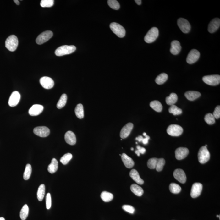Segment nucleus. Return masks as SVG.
Segmentation results:
<instances>
[{"mask_svg": "<svg viewBox=\"0 0 220 220\" xmlns=\"http://www.w3.org/2000/svg\"><path fill=\"white\" fill-rule=\"evenodd\" d=\"M165 164V160L163 158H152L148 160L147 166L149 168L156 169L157 171L160 172L163 170Z\"/></svg>", "mask_w": 220, "mask_h": 220, "instance_id": "1", "label": "nucleus"}, {"mask_svg": "<svg viewBox=\"0 0 220 220\" xmlns=\"http://www.w3.org/2000/svg\"><path fill=\"white\" fill-rule=\"evenodd\" d=\"M76 49V47L74 45H63L58 48L55 51V53L57 56H63L74 53Z\"/></svg>", "mask_w": 220, "mask_h": 220, "instance_id": "2", "label": "nucleus"}, {"mask_svg": "<svg viewBox=\"0 0 220 220\" xmlns=\"http://www.w3.org/2000/svg\"><path fill=\"white\" fill-rule=\"evenodd\" d=\"M19 41L16 36L12 35L8 37L5 41V47L10 52H14L17 49Z\"/></svg>", "mask_w": 220, "mask_h": 220, "instance_id": "3", "label": "nucleus"}, {"mask_svg": "<svg viewBox=\"0 0 220 220\" xmlns=\"http://www.w3.org/2000/svg\"><path fill=\"white\" fill-rule=\"evenodd\" d=\"M198 157L199 162L202 164L207 163L210 160V155L207 147L203 146L200 148L198 152Z\"/></svg>", "mask_w": 220, "mask_h": 220, "instance_id": "4", "label": "nucleus"}, {"mask_svg": "<svg viewBox=\"0 0 220 220\" xmlns=\"http://www.w3.org/2000/svg\"><path fill=\"white\" fill-rule=\"evenodd\" d=\"M159 30L156 27H153L149 30L144 37V41L148 43H152L159 36Z\"/></svg>", "mask_w": 220, "mask_h": 220, "instance_id": "5", "label": "nucleus"}, {"mask_svg": "<svg viewBox=\"0 0 220 220\" xmlns=\"http://www.w3.org/2000/svg\"><path fill=\"white\" fill-rule=\"evenodd\" d=\"M110 27L114 34H116L119 38H123L126 34L124 27L117 23H111L110 25Z\"/></svg>", "mask_w": 220, "mask_h": 220, "instance_id": "6", "label": "nucleus"}, {"mask_svg": "<svg viewBox=\"0 0 220 220\" xmlns=\"http://www.w3.org/2000/svg\"><path fill=\"white\" fill-rule=\"evenodd\" d=\"M167 132L168 134L170 136L178 137L182 134L183 129L179 125H170L167 128Z\"/></svg>", "mask_w": 220, "mask_h": 220, "instance_id": "7", "label": "nucleus"}, {"mask_svg": "<svg viewBox=\"0 0 220 220\" xmlns=\"http://www.w3.org/2000/svg\"><path fill=\"white\" fill-rule=\"evenodd\" d=\"M202 79L205 83L210 86H216L220 82V76L218 75H207Z\"/></svg>", "mask_w": 220, "mask_h": 220, "instance_id": "8", "label": "nucleus"}, {"mask_svg": "<svg viewBox=\"0 0 220 220\" xmlns=\"http://www.w3.org/2000/svg\"><path fill=\"white\" fill-rule=\"evenodd\" d=\"M53 33L51 31H46L41 33L37 37L36 42L38 45H42L51 39L53 36Z\"/></svg>", "mask_w": 220, "mask_h": 220, "instance_id": "9", "label": "nucleus"}, {"mask_svg": "<svg viewBox=\"0 0 220 220\" xmlns=\"http://www.w3.org/2000/svg\"><path fill=\"white\" fill-rule=\"evenodd\" d=\"M177 25L182 32L187 34L190 31L191 25L186 19L182 18H179L177 20Z\"/></svg>", "mask_w": 220, "mask_h": 220, "instance_id": "10", "label": "nucleus"}, {"mask_svg": "<svg viewBox=\"0 0 220 220\" xmlns=\"http://www.w3.org/2000/svg\"><path fill=\"white\" fill-rule=\"evenodd\" d=\"M200 53L196 49H192L188 53L186 58L187 63L189 64H194L198 61L200 57Z\"/></svg>", "mask_w": 220, "mask_h": 220, "instance_id": "11", "label": "nucleus"}, {"mask_svg": "<svg viewBox=\"0 0 220 220\" xmlns=\"http://www.w3.org/2000/svg\"><path fill=\"white\" fill-rule=\"evenodd\" d=\"M34 133L41 137H47L50 134V130L46 126H38L34 129Z\"/></svg>", "mask_w": 220, "mask_h": 220, "instance_id": "12", "label": "nucleus"}, {"mask_svg": "<svg viewBox=\"0 0 220 220\" xmlns=\"http://www.w3.org/2000/svg\"><path fill=\"white\" fill-rule=\"evenodd\" d=\"M203 189V185L199 183H195L192 185L190 195L191 197L196 198L200 196Z\"/></svg>", "mask_w": 220, "mask_h": 220, "instance_id": "13", "label": "nucleus"}, {"mask_svg": "<svg viewBox=\"0 0 220 220\" xmlns=\"http://www.w3.org/2000/svg\"><path fill=\"white\" fill-rule=\"evenodd\" d=\"M41 86L47 89H52L54 85V81L50 77L45 76L42 77L40 80Z\"/></svg>", "mask_w": 220, "mask_h": 220, "instance_id": "14", "label": "nucleus"}, {"mask_svg": "<svg viewBox=\"0 0 220 220\" xmlns=\"http://www.w3.org/2000/svg\"><path fill=\"white\" fill-rule=\"evenodd\" d=\"M173 175L176 180L181 183L184 184L186 181V176L183 170L177 169L174 170Z\"/></svg>", "mask_w": 220, "mask_h": 220, "instance_id": "15", "label": "nucleus"}, {"mask_svg": "<svg viewBox=\"0 0 220 220\" xmlns=\"http://www.w3.org/2000/svg\"><path fill=\"white\" fill-rule=\"evenodd\" d=\"M20 99V95L18 91H14L9 97L8 104L9 106L14 107L18 104Z\"/></svg>", "mask_w": 220, "mask_h": 220, "instance_id": "16", "label": "nucleus"}, {"mask_svg": "<svg viewBox=\"0 0 220 220\" xmlns=\"http://www.w3.org/2000/svg\"><path fill=\"white\" fill-rule=\"evenodd\" d=\"M189 151L188 148L184 147H180L175 151V157L177 160H182L186 157Z\"/></svg>", "mask_w": 220, "mask_h": 220, "instance_id": "17", "label": "nucleus"}, {"mask_svg": "<svg viewBox=\"0 0 220 220\" xmlns=\"http://www.w3.org/2000/svg\"><path fill=\"white\" fill-rule=\"evenodd\" d=\"M133 128V124L129 123L124 126L120 133V136L122 139H125L130 135Z\"/></svg>", "mask_w": 220, "mask_h": 220, "instance_id": "18", "label": "nucleus"}, {"mask_svg": "<svg viewBox=\"0 0 220 220\" xmlns=\"http://www.w3.org/2000/svg\"><path fill=\"white\" fill-rule=\"evenodd\" d=\"M220 26V19L217 18L213 19L209 23L208 27V31L210 33L215 32L219 28Z\"/></svg>", "mask_w": 220, "mask_h": 220, "instance_id": "19", "label": "nucleus"}, {"mask_svg": "<svg viewBox=\"0 0 220 220\" xmlns=\"http://www.w3.org/2000/svg\"><path fill=\"white\" fill-rule=\"evenodd\" d=\"M44 107L40 104H34L31 107L29 111V113L33 116H37L42 113L43 111Z\"/></svg>", "mask_w": 220, "mask_h": 220, "instance_id": "20", "label": "nucleus"}, {"mask_svg": "<svg viewBox=\"0 0 220 220\" xmlns=\"http://www.w3.org/2000/svg\"><path fill=\"white\" fill-rule=\"evenodd\" d=\"M64 139L66 142L71 145H75L76 143V138L73 132L68 131L65 133Z\"/></svg>", "mask_w": 220, "mask_h": 220, "instance_id": "21", "label": "nucleus"}, {"mask_svg": "<svg viewBox=\"0 0 220 220\" xmlns=\"http://www.w3.org/2000/svg\"><path fill=\"white\" fill-rule=\"evenodd\" d=\"M181 49V47L179 41H173L171 43L170 52L172 54L174 55L178 54Z\"/></svg>", "mask_w": 220, "mask_h": 220, "instance_id": "22", "label": "nucleus"}, {"mask_svg": "<svg viewBox=\"0 0 220 220\" xmlns=\"http://www.w3.org/2000/svg\"><path fill=\"white\" fill-rule=\"evenodd\" d=\"M122 162L126 168H131L134 166V162L131 158L128 156L126 154L123 153L121 155Z\"/></svg>", "mask_w": 220, "mask_h": 220, "instance_id": "23", "label": "nucleus"}, {"mask_svg": "<svg viewBox=\"0 0 220 220\" xmlns=\"http://www.w3.org/2000/svg\"><path fill=\"white\" fill-rule=\"evenodd\" d=\"M130 177L140 185H142L144 183V181L141 179L138 172L135 169H133L130 173Z\"/></svg>", "mask_w": 220, "mask_h": 220, "instance_id": "24", "label": "nucleus"}, {"mask_svg": "<svg viewBox=\"0 0 220 220\" xmlns=\"http://www.w3.org/2000/svg\"><path fill=\"white\" fill-rule=\"evenodd\" d=\"M201 96L200 92L196 91H188L185 93V97L190 101H194Z\"/></svg>", "mask_w": 220, "mask_h": 220, "instance_id": "25", "label": "nucleus"}, {"mask_svg": "<svg viewBox=\"0 0 220 220\" xmlns=\"http://www.w3.org/2000/svg\"><path fill=\"white\" fill-rule=\"evenodd\" d=\"M58 162L55 158L52 159L51 163L48 167V171L51 174H53L57 171L58 169Z\"/></svg>", "mask_w": 220, "mask_h": 220, "instance_id": "26", "label": "nucleus"}, {"mask_svg": "<svg viewBox=\"0 0 220 220\" xmlns=\"http://www.w3.org/2000/svg\"><path fill=\"white\" fill-rule=\"evenodd\" d=\"M130 190L136 196H141L144 194V190L141 187L135 184H133L130 186Z\"/></svg>", "mask_w": 220, "mask_h": 220, "instance_id": "27", "label": "nucleus"}, {"mask_svg": "<svg viewBox=\"0 0 220 220\" xmlns=\"http://www.w3.org/2000/svg\"><path fill=\"white\" fill-rule=\"evenodd\" d=\"M178 100V97L175 93H173L170 96L166 97V101L168 105L172 106L174 105Z\"/></svg>", "mask_w": 220, "mask_h": 220, "instance_id": "28", "label": "nucleus"}, {"mask_svg": "<svg viewBox=\"0 0 220 220\" xmlns=\"http://www.w3.org/2000/svg\"><path fill=\"white\" fill-rule=\"evenodd\" d=\"M75 112L77 118L80 119H82L84 117L83 105L81 104H78L75 107Z\"/></svg>", "mask_w": 220, "mask_h": 220, "instance_id": "29", "label": "nucleus"}, {"mask_svg": "<svg viewBox=\"0 0 220 220\" xmlns=\"http://www.w3.org/2000/svg\"><path fill=\"white\" fill-rule=\"evenodd\" d=\"M150 106L152 109L157 112H161L163 109V107L161 103L157 100L151 102L150 104Z\"/></svg>", "mask_w": 220, "mask_h": 220, "instance_id": "30", "label": "nucleus"}, {"mask_svg": "<svg viewBox=\"0 0 220 220\" xmlns=\"http://www.w3.org/2000/svg\"><path fill=\"white\" fill-rule=\"evenodd\" d=\"M45 187L44 184H41L37 191V198L40 201H42L45 195Z\"/></svg>", "mask_w": 220, "mask_h": 220, "instance_id": "31", "label": "nucleus"}, {"mask_svg": "<svg viewBox=\"0 0 220 220\" xmlns=\"http://www.w3.org/2000/svg\"><path fill=\"white\" fill-rule=\"evenodd\" d=\"M168 75L167 74L162 73L158 75L155 79V82L158 85H161L164 83L167 80Z\"/></svg>", "mask_w": 220, "mask_h": 220, "instance_id": "32", "label": "nucleus"}, {"mask_svg": "<svg viewBox=\"0 0 220 220\" xmlns=\"http://www.w3.org/2000/svg\"><path fill=\"white\" fill-rule=\"evenodd\" d=\"M101 198L103 201L108 202L111 201L113 199V195L112 193L107 191H104L101 194Z\"/></svg>", "mask_w": 220, "mask_h": 220, "instance_id": "33", "label": "nucleus"}, {"mask_svg": "<svg viewBox=\"0 0 220 220\" xmlns=\"http://www.w3.org/2000/svg\"><path fill=\"white\" fill-rule=\"evenodd\" d=\"M29 209L27 204L25 205L20 210V218L22 220H25L28 217Z\"/></svg>", "mask_w": 220, "mask_h": 220, "instance_id": "34", "label": "nucleus"}, {"mask_svg": "<svg viewBox=\"0 0 220 220\" xmlns=\"http://www.w3.org/2000/svg\"><path fill=\"white\" fill-rule=\"evenodd\" d=\"M67 96L66 94H63L59 100L57 104V107L58 109H61L65 106L67 103Z\"/></svg>", "mask_w": 220, "mask_h": 220, "instance_id": "35", "label": "nucleus"}, {"mask_svg": "<svg viewBox=\"0 0 220 220\" xmlns=\"http://www.w3.org/2000/svg\"><path fill=\"white\" fill-rule=\"evenodd\" d=\"M169 189L170 192L173 194L180 193L181 190V187L178 184L175 183H171L169 186Z\"/></svg>", "mask_w": 220, "mask_h": 220, "instance_id": "36", "label": "nucleus"}, {"mask_svg": "<svg viewBox=\"0 0 220 220\" xmlns=\"http://www.w3.org/2000/svg\"><path fill=\"white\" fill-rule=\"evenodd\" d=\"M32 172V168H31V165L30 164H27L26 165L25 170L23 174V178L25 180L29 179L30 176H31Z\"/></svg>", "mask_w": 220, "mask_h": 220, "instance_id": "37", "label": "nucleus"}, {"mask_svg": "<svg viewBox=\"0 0 220 220\" xmlns=\"http://www.w3.org/2000/svg\"><path fill=\"white\" fill-rule=\"evenodd\" d=\"M169 112L170 113L173 114L174 115H181L182 113V110L181 108H179L176 105H173L171 106L169 109Z\"/></svg>", "mask_w": 220, "mask_h": 220, "instance_id": "38", "label": "nucleus"}, {"mask_svg": "<svg viewBox=\"0 0 220 220\" xmlns=\"http://www.w3.org/2000/svg\"><path fill=\"white\" fill-rule=\"evenodd\" d=\"M205 121L209 125H212L215 123V119L213 114L208 113L205 115L204 118Z\"/></svg>", "mask_w": 220, "mask_h": 220, "instance_id": "39", "label": "nucleus"}, {"mask_svg": "<svg viewBox=\"0 0 220 220\" xmlns=\"http://www.w3.org/2000/svg\"><path fill=\"white\" fill-rule=\"evenodd\" d=\"M73 157L72 154L67 153L63 155L60 159V162L63 165H66L69 162Z\"/></svg>", "mask_w": 220, "mask_h": 220, "instance_id": "40", "label": "nucleus"}, {"mask_svg": "<svg viewBox=\"0 0 220 220\" xmlns=\"http://www.w3.org/2000/svg\"><path fill=\"white\" fill-rule=\"evenodd\" d=\"M108 4L110 8L115 10H118L120 8L119 3L116 0H108Z\"/></svg>", "mask_w": 220, "mask_h": 220, "instance_id": "41", "label": "nucleus"}, {"mask_svg": "<svg viewBox=\"0 0 220 220\" xmlns=\"http://www.w3.org/2000/svg\"><path fill=\"white\" fill-rule=\"evenodd\" d=\"M54 4L53 0H42L41 2V6L42 8H50Z\"/></svg>", "mask_w": 220, "mask_h": 220, "instance_id": "42", "label": "nucleus"}, {"mask_svg": "<svg viewBox=\"0 0 220 220\" xmlns=\"http://www.w3.org/2000/svg\"><path fill=\"white\" fill-rule=\"evenodd\" d=\"M122 209L126 212L130 213V214H134L135 211V208L134 207L130 205H125L122 206Z\"/></svg>", "mask_w": 220, "mask_h": 220, "instance_id": "43", "label": "nucleus"}, {"mask_svg": "<svg viewBox=\"0 0 220 220\" xmlns=\"http://www.w3.org/2000/svg\"><path fill=\"white\" fill-rule=\"evenodd\" d=\"M46 204L47 209L49 210L52 206V199L50 194L48 193L46 197Z\"/></svg>", "mask_w": 220, "mask_h": 220, "instance_id": "44", "label": "nucleus"}, {"mask_svg": "<svg viewBox=\"0 0 220 220\" xmlns=\"http://www.w3.org/2000/svg\"><path fill=\"white\" fill-rule=\"evenodd\" d=\"M215 119H218L220 118V106H217L216 107L214 112L212 114Z\"/></svg>", "mask_w": 220, "mask_h": 220, "instance_id": "45", "label": "nucleus"}, {"mask_svg": "<svg viewBox=\"0 0 220 220\" xmlns=\"http://www.w3.org/2000/svg\"><path fill=\"white\" fill-rule=\"evenodd\" d=\"M137 151L140 152V154H144L146 152V150L145 148L141 147L140 146H137Z\"/></svg>", "mask_w": 220, "mask_h": 220, "instance_id": "46", "label": "nucleus"}, {"mask_svg": "<svg viewBox=\"0 0 220 220\" xmlns=\"http://www.w3.org/2000/svg\"><path fill=\"white\" fill-rule=\"evenodd\" d=\"M145 137L146 138L143 139L142 142L143 144L146 145V144H148V140L150 139V137L149 136L147 135Z\"/></svg>", "mask_w": 220, "mask_h": 220, "instance_id": "47", "label": "nucleus"}, {"mask_svg": "<svg viewBox=\"0 0 220 220\" xmlns=\"http://www.w3.org/2000/svg\"><path fill=\"white\" fill-rule=\"evenodd\" d=\"M143 137L142 136L140 135L139 137H136V140H137L139 142H142V140H143Z\"/></svg>", "mask_w": 220, "mask_h": 220, "instance_id": "48", "label": "nucleus"}, {"mask_svg": "<svg viewBox=\"0 0 220 220\" xmlns=\"http://www.w3.org/2000/svg\"><path fill=\"white\" fill-rule=\"evenodd\" d=\"M136 2V3L138 5H141V0H135V1Z\"/></svg>", "mask_w": 220, "mask_h": 220, "instance_id": "49", "label": "nucleus"}, {"mask_svg": "<svg viewBox=\"0 0 220 220\" xmlns=\"http://www.w3.org/2000/svg\"><path fill=\"white\" fill-rule=\"evenodd\" d=\"M14 1L15 3H16V5H19L20 4V2L18 0H14Z\"/></svg>", "mask_w": 220, "mask_h": 220, "instance_id": "50", "label": "nucleus"}, {"mask_svg": "<svg viewBox=\"0 0 220 220\" xmlns=\"http://www.w3.org/2000/svg\"><path fill=\"white\" fill-rule=\"evenodd\" d=\"M135 153L136 154H137V156H140V152H139L138 151H137V150H136V151H135Z\"/></svg>", "mask_w": 220, "mask_h": 220, "instance_id": "51", "label": "nucleus"}, {"mask_svg": "<svg viewBox=\"0 0 220 220\" xmlns=\"http://www.w3.org/2000/svg\"><path fill=\"white\" fill-rule=\"evenodd\" d=\"M0 220H5V219L3 217H0Z\"/></svg>", "mask_w": 220, "mask_h": 220, "instance_id": "52", "label": "nucleus"}, {"mask_svg": "<svg viewBox=\"0 0 220 220\" xmlns=\"http://www.w3.org/2000/svg\"><path fill=\"white\" fill-rule=\"evenodd\" d=\"M146 135H147L146 133H143V135H144V136H145Z\"/></svg>", "mask_w": 220, "mask_h": 220, "instance_id": "53", "label": "nucleus"}, {"mask_svg": "<svg viewBox=\"0 0 220 220\" xmlns=\"http://www.w3.org/2000/svg\"><path fill=\"white\" fill-rule=\"evenodd\" d=\"M131 150L132 151H133V150H134V149H133V148H131Z\"/></svg>", "mask_w": 220, "mask_h": 220, "instance_id": "54", "label": "nucleus"}, {"mask_svg": "<svg viewBox=\"0 0 220 220\" xmlns=\"http://www.w3.org/2000/svg\"><path fill=\"white\" fill-rule=\"evenodd\" d=\"M217 217H219V219H220V216L219 215H217Z\"/></svg>", "mask_w": 220, "mask_h": 220, "instance_id": "55", "label": "nucleus"}]
</instances>
